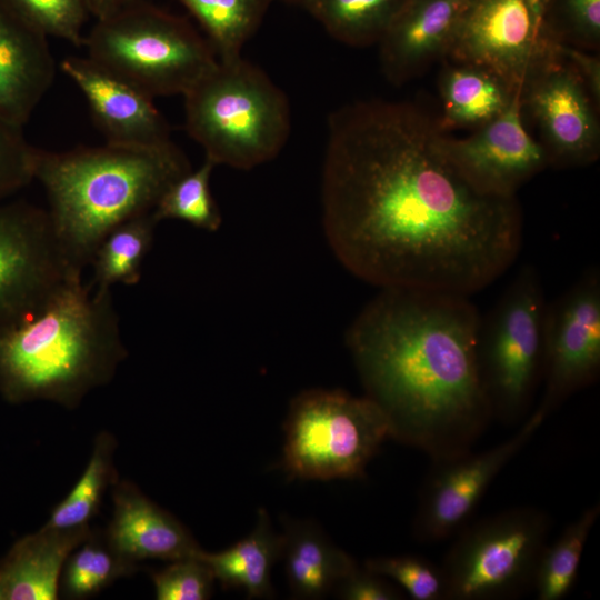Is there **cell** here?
I'll return each mask as SVG.
<instances>
[{"instance_id":"18","label":"cell","mask_w":600,"mask_h":600,"mask_svg":"<svg viewBox=\"0 0 600 600\" xmlns=\"http://www.w3.org/2000/svg\"><path fill=\"white\" fill-rule=\"evenodd\" d=\"M54 74L48 37L0 0V117L22 128Z\"/></svg>"},{"instance_id":"39","label":"cell","mask_w":600,"mask_h":600,"mask_svg":"<svg viewBox=\"0 0 600 600\" xmlns=\"http://www.w3.org/2000/svg\"><path fill=\"white\" fill-rule=\"evenodd\" d=\"M281 1H284L290 4L300 6L306 9L310 0H281Z\"/></svg>"},{"instance_id":"34","label":"cell","mask_w":600,"mask_h":600,"mask_svg":"<svg viewBox=\"0 0 600 600\" xmlns=\"http://www.w3.org/2000/svg\"><path fill=\"white\" fill-rule=\"evenodd\" d=\"M151 579L158 600H206L211 598L216 581L210 567L198 556L171 561L153 571Z\"/></svg>"},{"instance_id":"10","label":"cell","mask_w":600,"mask_h":600,"mask_svg":"<svg viewBox=\"0 0 600 600\" xmlns=\"http://www.w3.org/2000/svg\"><path fill=\"white\" fill-rule=\"evenodd\" d=\"M549 0H472L448 59L484 66L520 93L538 73L561 59L547 26Z\"/></svg>"},{"instance_id":"8","label":"cell","mask_w":600,"mask_h":600,"mask_svg":"<svg viewBox=\"0 0 600 600\" xmlns=\"http://www.w3.org/2000/svg\"><path fill=\"white\" fill-rule=\"evenodd\" d=\"M548 302L536 269H520L479 331L477 358L491 414L504 423L526 417L542 380Z\"/></svg>"},{"instance_id":"30","label":"cell","mask_w":600,"mask_h":600,"mask_svg":"<svg viewBox=\"0 0 600 600\" xmlns=\"http://www.w3.org/2000/svg\"><path fill=\"white\" fill-rule=\"evenodd\" d=\"M214 167L212 161L204 158L199 168L173 181L152 210L156 220L174 219L204 231L219 230L222 216L210 189Z\"/></svg>"},{"instance_id":"35","label":"cell","mask_w":600,"mask_h":600,"mask_svg":"<svg viewBox=\"0 0 600 600\" xmlns=\"http://www.w3.org/2000/svg\"><path fill=\"white\" fill-rule=\"evenodd\" d=\"M34 152L22 128L0 117V203L33 181Z\"/></svg>"},{"instance_id":"40","label":"cell","mask_w":600,"mask_h":600,"mask_svg":"<svg viewBox=\"0 0 600 600\" xmlns=\"http://www.w3.org/2000/svg\"><path fill=\"white\" fill-rule=\"evenodd\" d=\"M0 600H2V599H1V593H0Z\"/></svg>"},{"instance_id":"23","label":"cell","mask_w":600,"mask_h":600,"mask_svg":"<svg viewBox=\"0 0 600 600\" xmlns=\"http://www.w3.org/2000/svg\"><path fill=\"white\" fill-rule=\"evenodd\" d=\"M282 534H277L266 509H259L253 530L231 547L214 553L201 550L198 557L212 570L224 590L243 589L249 598L273 594L271 570L280 560Z\"/></svg>"},{"instance_id":"16","label":"cell","mask_w":600,"mask_h":600,"mask_svg":"<svg viewBox=\"0 0 600 600\" xmlns=\"http://www.w3.org/2000/svg\"><path fill=\"white\" fill-rule=\"evenodd\" d=\"M60 69L80 89L106 142L153 146L170 141V126L153 98L89 57H66Z\"/></svg>"},{"instance_id":"12","label":"cell","mask_w":600,"mask_h":600,"mask_svg":"<svg viewBox=\"0 0 600 600\" xmlns=\"http://www.w3.org/2000/svg\"><path fill=\"white\" fill-rule=\"evenodd\" d=\"M600 373V271L591 268L547 304L542 380L537 409L547 417Z\"/></svg>"},{"instance_id":"20","label":"cell","mask_w":600,"mask_h":600,"mask_svg":"<svg viewBox=\"0 0 600 600\" xmlns=\"http://www.w3.org/2000/svg\"><path fill=\"white\" fill-rule=\"evenodd\" d=\"M91 533L90 526L57 529L43 524L16 541L0 560L1 599H58L67 559Z\"/></svg>"},{"instance_id":"7","label":"cell","mask_w":600,"mask_h":600,"mask_svg":"<svg viewBox=\"0 0 600 600\" xmlns=\"http://www.w3.org/2000/svg\"><path fill=\"white\" fill-rule=\"evenodd\" d=\"M284 436L282 466L290 478L357 479L390 438V428L367 396L310 389L292 399Z\"/></svg>"},{"instance_id":"31","label":"cell","mask_w":600,"mask_h":600,"mask_svg":"<svg viewBox=\"0 0 600 600\" xmlns=\"http://www.w3.org/2000/svg\"><path fill=\"white\" fill-rule=\"evenodd\" d=\"M364 568L393 580L413 600H446L444 578L440 567L418 556L377 557Z\"/></svg>"},{"instance_id":"9","label":"cell","mask_w":600,"mask_h":600,"mask_svg":"<svg viewBox=\"0 0 600 600\" xmlns=\"http://www.w3.org/2000/svg\"><path fill=\"white\" fill-rule=\"evenodd\" d=\"M550 517L512 508L461 530L440 567L446 600H507L532 587Z\"/></svg>"},{"instance_id":"26","label":"cell","mask_w":600,"mask_h":600,"mask_svg":"<svg viewBox=\"0 0 600 600\" xmlns=\"http://www.w3.org/2000/svg\"><path fill=\"white\" fill-rule=\"evenodd\" d=\"M406 0H310L308 10L336 40L352 47L379 43Z\"/></svg>"},{"instance_id":"1","label":"cell","mask_w":600,"mask_h":600,"mask_svg":"<svg viewBox=\"0 0 600 600\" xmlns=\"http://www.w3.org/2000/svg\"><path fill=\"white\" fill-rule=\"evenodd\" d=\"M440 133L437 118L408 101H356L329 116L322 226L360 280L470 297L518 258L517 198L474 190L440 151Z\"/></svg>"},{"instance_id":"15","label":"cell","mask_w":600,"mask_h":600,"mask_svg":"<svg viewBox=\"0 0 600 600\" xmlns=\"http://www.w3.org/2000/svg\"><path fill=\"white\" fill-rule=\"evenodd\" d=\"M549 167H584L600 156L599 109L573 67L561 57L521 92Z\"/></svg>"},{"instance_id":"3","label":"cell","mask_w":600,"mask_h":600,"mask_svg":"<svg viewBox=\"0 0 600 600\" xmlns=\"http://www.w3.org/2000/svg\"><path fill=\"white\" fill-rule=\"evenodd\" d=\"M128 354L111 289L73 277L36 313L0 329V396L76 409Z\"/></svg>"},{"instance_id":"22","label":"cell","mask_w":600,"mask_h":600,"mask_svg":"<svg viewBox=\"0 0 600 600\" xmlns=\"http://www.w3.org/2000/svg\"><path fill=\"white\" fill-rule=\"evenodd\" d=\"M280 560L292 594L320 599L356 567L354 559L309 521H284Z\"/></svg>"},{"instance_id":"4","label":"cell","mask_w":600,"mask_h":600,"mask_svg":"<svg viewBox=\"0 0 600 600\" xmlns=\"http://www.w3.org/2000/svg\"><path fill=\"white\" fill-rule=\"evenodd\" d=\"M191 170L170 140L153 146L106 142L67 151L36 148L33 180L69 266L82 273L98 244L118 224L151 212L162 193Z\"/></svg>"},{"instance_id":"21","label":"cell","mask_w":600,"mask_h":600,"mask_svg":"<svg viewBox=\"0 0 600 600\" xmlns=\"http://www.w3.org/2000/svg\"><path fill=\"white\" fill-rule=\"evenodd\" d=\"M439 76L442 111L437 121L444 133L487 124L521 93L493 70L477 63L443 59Z\"/></svg>"},{"instance_id":"36","label":"cell","mask_w":600,"mask_h":600,"mask_svg":"<svg viewBox=\"0 0 600 600\" xmlns=\"http://www.w3.org/2000/svg\"><path fill=\"white\" fill-rule=\"evenodd\" d=\"M336 594L344 600H401L404 591L388 582L386 578L356 567L334 588Z\"/></svg>"},{"instance_id":"11","label":"cell","mask_w":600,"mask_h":600,"mask_svg":"<svg viewBox=\"0 0 600 600\" xmlns=\"http://www.w3.org/2000/svg\"><path fill=\"white\" fill-rule=\"evenodd\" d=\"M47 210L0 203V329L40 310L71 278Z\"/></svg>"},{"instance_id":"33","label":"cell","mask_w":600,"mask_h":600,"mask_svg":"<svg viewBox=\"0 0 600 600\" xmlns=\"http://www.w3.org/2000/svg\"><path fill=\"white\" fill-rule=\"evenodd\" d=\"M24 20L47 37L83 46L82 28L89 10L84 0H6Z\"/></svg>"},{"instance_id":"2","label":"cell","mask_w":600,"mask_h":600,"mask_svg":"<svg viewBox=\"0 0 600 600\" xmlns=\"http://www.w3.org/2000/svg\"><path fill=\"white\" fill-rule=\"evenodd\" d=\"M482 318L469 296L388 288L352 321L346 343L390 438L434 461L470 451L492 418L477 358Z\"/></svg>"},{"instance_id":"27","label":"cell","mask_w":600,"mask_h":600,"mask_svg":"<svg viewBox=\"0 0 600 600\" xmlns=\"http://www.w3.org/2000/svg\"><path fill=\"white\" fill-rule=\"evenodd\" d=\"M197 19L218 60L238 58L272 0H178Z\"/></svg>"},{"instance_id":"13","label":"cell","mask_w":600,"mask_h":600,"mask_svg":"<svg viewBox=\"0 0 600 600\" xmlns=\"http://www.w3.org/2000/svg\"><path fill=\"white\" fill-rule=\"evenodd\" d=\"M547 416L536 409L522 426L499 444L471 454L434 461L422 486L414 518L421 541L446 539L462 529L491 482L530 441Z\"/></svg>"},{"instance_id":"6","label":"cell","mask_w":600,"mask_h":600,"mask_svg":"<svg viewBox=\"0 0 600 600\" xmlns=\"http://www.w3.org/2000/svg\"><path fill=\"white\" fill-rule=\"evenodd\" d=\"M83 46L87 57L153 99L184 96L219 61L186 19L142 0L98 19Z\"/></svg>"},{"instance_id":"38","label":"cell","mask_w":600,"mask_h":600,"mask_svg":"<svg viewBox=\"0 0 600 600\" xmlns=\"http://www.w3.org/2000/svg\"><path fill=\"white\" fill-rule=\"evenodd\" d=\"M139 0H84L90 14L97 20L107 18Z\"/></svg>"},{"instance_id":"28","label":"cell","mask_w":600,"mask_h":600,"mask_svg":"<svg viewBox=\"0 0 600 600\" xmlns=\"http://www.w3.org/2000/svg\"><path fill=\"white\" fill-rule=\"evenodd\" d=\"M599 514L597 502L571 521L551 544H546L532 582L538 600H561L571 591L584 546Z\"/></svg>"},{"instance_id":"32","label":"cell","mask_w":600,"mask_h":600,"mask_svg":"<svg viewBox=\"0 0 600 600\" xmlns=\"http://www.w3.org/2000/svg\"><path fill=\"white\" fill-rule=\"evenodd\" d=\"M547 26L560 43L598 53L600 0H549Z\"/></svg>"},{"instance_id":"17","label":"cell","mask_w":600,"mask_h":600,"mask_svg":"<svg viewBox=\"0 0 600 600\" xmlns=\"http://www.w3.org/2000/svg\"><path fill=\"white\" fill-rule=\"evenodd\" d=\"M472 0H406L380 40L386 78L400 86L448 57Z\"/></svg>"},{"instance_id":"24","label":"cell","mask_w":600,"mask_h":600,"mask_svg":"<svg viewBox=\"0 0 600 600\" xmlns=\"http://www.w3.org/2000/svg\"><path fill=\"white\" fill-rule=\"evenodd\" d=\"M158 221L152 211L133 217L117 227L98 244L90 264L92 288L140 282L143 261L152 248Z\"/></svg>"},{"instance_id":"14","label":"cell","mask_w":600,"mask_h":600,"mask_svg":"<svg viewBox=\"0 0 600 600\" xmlns=\"http://www.w3.org/2000/svg\"><path fill=\"white\" fill-rule=\"evenodd\" d=\"M438 147L474 190L491 197H516L520 187L549 167L543 147L523 124L521 96L467 138L440 133Z\"/></svg>"},{"instance_id":"5","label":"cell","mask_w":600,"mask_h":600,"mask_svg":"<svg viewBox=\"0 0 600 600\" xmlns=\"http://www.w3.org/2000/svg\"><path fill=\"white\" fill-rule=\"evenodd\" d=\"M183 98L186 130L216 166L252 169L274 159L289 138L286 94L242 56L219 60Z\"/></svg>"},{"instance_id":"37","label":"cell","mask_w":600,"mask_h":600,"mask_svg":"<svg viewBox=\"0 0 600 600\" xmlns=\"http://www.w3.org/2000/svg\"><path fill=\"white\" fill-rule=\"evenodd\" d=\"M560 53L577 71L591 98L600 107V58L599 54L561 44Z\"/></svg>"},{"instance_id":"19","label":"cell","mask_w":600,"mask_h":600,"mask_svg":"<svg viewBox=\"0 0 600 600\" xmlns=\"http://www.w3.org/2000/svg\"><path fill=\"white\" fill-rule=\"evenodd\" d=\"M113 513L103 534L123 559L174 561L197 557L202 550L188 529L128 480L112 486Z\"/></svg>"},{"instance_id":"29","label":"cell","mask_w":600,"mask_h":600,"mask_svg":"<svg viewBox=\"0 0 600 600\" xmlns=\"http://www.w3.org/2000/svg\"><path fill=\"white\" fill-rule=\"evenodd\" d=\"M138 570V563L117 554L104 537L92 531L67 559L60 578V590L67 599H86Z\"/></svg>"},{"instance_id":"25","label":"cell","mask_w":600,"mask_h":600,"mask_svg":"<svg viewBox=\"0 0 600 600\" xmlns=\"http://www.w3.org/2000/svg\"><path fill=\"white\" fill-rule=\"evenodd\" d=\"M117 440L99 432L90 459L70 492L51 511L44 526L57 529L88 527L98 513L106 490L119 479L113 463Z\"/></svg>"}]
</instances>
